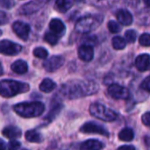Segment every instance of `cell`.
<instances>
[{
    "label": "cell",
    "instance_id": "6da1fadb",
    "mask_svg": "<svg viewBox=\"0 0 150 150\" xmlns=\"http://www.w3.org/2000/svg\"><path fill=\"white\" fill-rule=\"evenodd\" d=\"M98 91V86L95 83L71 82L63 86L62 91L63 95L69 99L83 98L92 95Z\"/></svg>",
    "mask_w": 150,
    "mask_h": 150
},
{
    "label": "cell",
    "instance_id": "7a4b0ae2",
    "mask_svg": "<svg viewBox=\"0 0 150 150\" xmlns=\"http://www.w3.org/2000/svg\"><path fill=\"white\" fill-rule=\"evenodd\" d=\"M14 112L23 118H34L41 115L45 110V106L41 102L20 103L13 106Z\"/></svg>",
    "mask_w": 150,
    "mask_h": 150
},
{
    "label": "cell",
    "instance_id": "3957f363",
    "mask_svg": "<svg viewBox=\"0 0 150 150\" xmlns=\"http://www.w3.org/2000/svg\"><path fill=\"white\" fill-rule=\"evenodd\" d=\"M29 91V85L14 80L0 81V95L4 98H11L19 93Z\"/></svg>",
    "mask_w": 150,
    "mask_h": 150
},
{
    "label": "cell",
    "instance_id": "277c9868",
    "mask_svg": "<svg viewBox=\"0 0 150 150\" xmlns=\"http://www.w3.org/2000/svg\"><path fill=\"white\" fill-rule=\"evenodd\" d=\"M90 113L93 117L106 122L114 121L117 119V113L114 111L99 103H94L90 106Z\"/></svg>",
    "mask_w": 150,
    "mask_h": 150
},
{
    "label": "cell",
    "instance_id": "5b68a950",
    "mask_svg": "<svg viewBox=\"0 0 150 150\" xmlns=\"http://www.w3.org/2000/svg\"><path fill=\"white\" fill-rule=\"evenodd\" d=\"M99 23L100 21L95 17L88 16L80 18L76 22L75 29L79 33H89L95 30L98 26Z\"/></svg>",
    "mask_w": 150,
    "mask_h": 150
},
{
    "label": "cell",
    "instance_id": "8992f818",
    "mask_svg": "<svg viewBox=\"0 0 150 150\" xmlns=\"http://www.w3.org/2000/svg\"><path fill=\"white\" fill-rule=\"evenodd\" d=\"M22 49V47L17 43L11 42L7 40L0 41V54L5 55H15L18 54Z\"/></svg>",
    "mask_w": 150,
    "mask_h": 150
},
{
    "label": "cell",
    "instance_id": "52a82bcc",
    "mask_svg": "<svg viewBox=\"0 0 150 150\" xmlns=\"http://www.w3.org/2000/svg\"><path fill=\"white\" fill-rule=\"evenodd\" d=\"M108 93L115 99H127L130 97L129 91L117 83H113L108 87Z\"/></svg>",
    "mask_w": 150,
    "mask_h": 150
},
{
    "label": "cell",
    "instance_id": "ba28073f",
    "mask_svg": "<svg viewBox=\"0 0 150 150\" xmlns=\"http://www.w3.org/2000/svg\"><path fill=\"white\" fill-rule=\"evenodd\" d=\"M80 131L84 134H102L105 136L109 135L108 131L104 127H102L97 123H94V122H87V123L83 124L81 127Z\"/></svg>",
    "mask_w": 150,
    "mask_h": 150
},
{
    "label": "cell",
    "instance_id": "9c48e42d",
    "mask_svg": "<svg viewBox=\"0 0 150 150\" xmlns=\"http://www.w3.org/2000/svg\"><path fill=\"white\" fill-rule=\"evenodd\" d=\"M63 63H64L63 57L59 55H54L46 60L43 63V67L47 71L54 72L58 69H60L63 65Z\"/></svg>",
    "mask_w": 150,
    "mask_h": 150
},
{
    "label": "cell",
    "instance_id": "30bf717a",
    "mask_svg": "<svg viewBox=\"0 0 150 150\" xmlns=\"http://www.w3.org/2000/svg\"><path fill=\"white\" fill-rule=\"evenodd\" d=\"M12 29L18 38L25 41L27 40L30 32V26L27 24L21 21H16L12 25Z\"/></svg>",
    "mask_w": 150,
    "mask_h": 150
},
{
    "label": "cell",
    "instance_id": "8fae6325",
    "mask_svg": "<svg viewBox=\"0 0 150 150\" xmlns=\"http://www.w3.org/2000/svg\"><path fill=\"white\" fill-rule=\"evenodd\" d=\"M78 56L83 62H91L94 56V51L90 45H82L78 49Z\"/></svg>",
    "mask_w": 150,
    "mask_h": 150
},
{
    "label": "cell",
    "instance_id": "7c38bea8",
    "mask_svg": "<svg viewBox=\"0 0 150 150\" xmlns=\"http://www.w3.org/2000/svg\"><path fill=\"white\" fill-rule=\"evenodd\" d=\"M135 66L140 71H146L150 68V56L148 54H142L136 57Z\"/></svg>",
    "mask_w": 150,
    "mask_h": 150
},
{
    "label": "cell",
    "instance_id": "4fadbf2b",
    "mask_svg": "<svg viewBox=\"0 0 150 150\" xmlns=\"http://www.w3.org/2000/svg\"><path fill=\"white\" fill-rule=\"evenodd\" d=\"M116 17H117V19L119 20V22L120 24H122L123 25H129L133 22V16L127 10L121 9V10L118 11Z\"/></svg>",
    "mask_w": 150,
    "mask_h": 150
},
{
    "label": "cell",
    "instance_id": "5bb4252c",
    "mask_svg": "<svg viewBox=\"0 0 150 150\" xmlns=\"http://www.w3.org/2000/svg\"><path fill=\"white\" fill-rule=\"evenodd\" d=\"M104 148V145L101 142L98 140H88L81 144L80 150H101Z\"/></svg>",
    "mask_w": 150,
    "mask_h": 150
},
{
    "label": "cell",
    "instance_id": "9a60e30c",
    "mask_svg": "<svg viewBox=\"0 0 150 150\" xmlns=\"http://www.w3.org/2000/svg\"><path fill=\"white\" fill-rule=\"evenodd\" d=\"M2 134L6 138H8L10 140H14V139L19 138L21 136V130L17 127L10 126V127H5L3 130Z\"/></svg>",
    "mask_w": 150,
    "mask_h": 150
},
{
    "label": "cell",
    "instance_id": "2e32d148",
    "mask_svg": "<svg viewBox=\"0 0 150 150\" xmlns=\"http://www.w3.org/2000/svg\"><path fill=\"white\" fill-rule=\"evenodd\" d=\"M11 69L13 72L17 73V74H25L27 72L28 70V65L27 63L23 61V60H18L16 62H14L11 66Z\"/></svg>",
    "mask_w": 150,
    "mask_h": 150
},
{
    "label": "cell",
    "instance_id": "e0dca14e",
    "mask_svg": "<svg viewBox=\"0 0 150 150\" xmlns=\"http://www.w3.org/2000/svg\"><path fill=\"white\" fill-rule=\"evenodd\" d=\"M74 1L75 0H56L55 8L60 12H66L73 6Z\"/></svg>",
    "mask_w": 150,
    "mask_h": 150
},
{
    "label": "cell",
    "instance_id": "ac0fdd59",
    "mask_svg": "<svg viewBox=\"0 0 150 150\" xmlns=\"http://www.w3.org/2000/svg\"><path fill=\"white\" fill-rule=\"evenodd\" d=\"M49 27L55 34H60L65 30L64 24L58 18H54L49 23Z\"/></svg>",
    "mask_w": 150,
    "mask_h": 150
},
{
    "label": "cell",
    "instance_id": "d6986e66",
    "mask_svg": "<svg viewBox=\"0 0 150 150\" xmlns=\"http://www.w3.org/2000/svg\"><path fill=\"white\" fill-rule=\"evenodd\" d=\"M56 87V84L55 83L49 79V78H46L44 79L41 83L40 84V90L42 91V92H45V93H49L51 92L52 91H54Z\"/></svg>",
    "mask_w": 150,
    "mask_h": 150
},
{
    "label": "cell",
    "instance_id": "ffe728a7",
    "mask_svg": "<svg viewBox=\"0 0 150 150\" xmlns=\"http://www.w3.org/2000/svg\"><path fill=\"white\" fill-rule=\"evenodd\" d=\"M25 140L29 142L40 143L42 142V137L40 133L35 130H29L25 133Z\"/></svg>",
    "mask_w": 150,
    "mask_h": 150
},
{
    "label": "cell",
    "instance_id": "44dd1931",
    "mask_svg": "<svg viewBox=\"0 0 150 150\" xmlns=\"http://www.w3.org/2000/svg\"><path fill=\"white\" fill-rule=\"evenodd\" d=\"M134 131L130 128H124L119 134L120 140L122 142H131L134 139Z\"/></svg>",
    "mask_w": 150,
    "mask_h": 150
},
{
    "label": "cell",
    "instance_id": "7402d4cb",
    "mask_svg": "<svg viewBox=\"0 0 150 150\" xmlns=\"http://www.w3.org/2000/svg\"><path fill=\"white\" fill-rule=\"evenodd\" d=\"M112 47L114 49L121 50V49L125 48V47L127 46V41L123 38H121L120 36H116V37L112 38Z\"/></svg>",
    "mask_w": 150,
    "mask_h": 150
},
{
    "label": "cell",
    "instance_id": "603a6c76",
    "mask_svg": "<svg viewBox=\"0 0 150 150\" xmlns=\"http://www.w3.org/2000/svg\"><path fill=\"white\" fill-rule=\"evenodd\" d=\"M58 36L54 33H47L44 36V40L50 45H55L58 42Z\"/></svg>",
    "mask_w": 150,
    "mask_h": 150
},
{
    "label": "cell",
    "instance_id": "cb8c5ba5",
    "mask_svg": "<svg viewBox=\"0 0 150 150\" xmlns=\"http://www.w3.org/2000/svg\"><path fill=\"white\" fill-rule=\"evenodd\" d=\"M33 55L40 59H46L48 55V53L43 47H36L33 50Z\"/></svg>",
    "mask_w": 150,
    "mask_h": 150
},
{
    "label": "cell",
    "instance_id": "d4e9b609",
    "mask_svg": "<svg viewBox=\"0 0 150 150\" xmlns=\"http://www.w3.org/2000/svg\"><path fill=\"white\" fill-rule=\"evenodd\" d=\"M125 37H126V40H127V42H129V43H134V42L136 40L137 33H136V32L134 31V30H128V31L126 32Z\"/></svg>",
    "mask_w": 150,
    "mask_h": 150
},
{
    "label": "cell",
    "instance_id": "484cf974",
    "mask_svg": "<svg viewBox=\"0 0 150 150\" xmlns=\"http://www.w3.org/2000/svg\"><path fill=\"white\" fill-rule=\"evenodd\" d=\"M139 42L143 47H150V34L143 33L139 38Z\"/></svg>",
    "mask_w": 150,
    "mask_h": 150
},
{
    "label": "cell",
    "instance_id": "4316f807",
    "mask_svg": "<svg viewBox=\"0 0 150 150\" xmlns=\"http://www.w3.org/2000/svg\"><path fill=\"white\" fill-rule=\"evenodd\" d=\"M108 28H109L110 32H111V33H120V30H121L120 25L117 22H115V21H113V20L109 21V23H108Z\"/></svg>",
    "mask_w": 150,
    "mask_h": 150
},
{
    "label": "cell",
    "instance_id": "83f0119b",
    "mask_svg": "<svg viewBox=\"0 0 150 150\" xmlns=\"http://www.w3.org/2000/svg\"><path fill=\"white\" fill-rule=\"evenodd\" d=\"M61 109H62V105H56V106H54L51 111H50V112L47 114V120H54V118H55V116L60 112V111H61Z\"/></svg>",
    "mask_w": 150,
    "mask_h": 150
},
{
    "label": "cell",
    "instance_id": "f1b7e54d",
    "mask_svg": "<svg viewBox=\"0 0 150 150\" xmlns=\"http://www.w3.org/2000/svg\"><path fill=\"white\" fill-rule=\"evenodd\" d=\"M20 148V143L17 141H11L8 145H6L5 150H18Z\"/></svg>",
    "mask_w": 150,
    "mask_h": 150
},
{
    "label": "cell",
    "instance_id": "f546056e",
    "mask_svg": "<svg viewBox=\"0 0 150 150\" xmlns=\"http://www.w3.org/2000/svg\"><path fill=\"white\" fill-rule=\"evenodd\" d=\"M14 4H15L14 0H1L0 1V5L4 8L11 9Z\"/></svg>",
    "mask_w": 150,
    "mask_h": 150
},
{
    "label": "cell",
    "instance_id": "4dcf8cb0",
    "mask_svg": "<svg viewBox=\"0 0 150 150\" xmlns=\"http://www.w3.org/2000/svg\"><path fill=\"white\" fill-rule=\"evenodd\" d=\"M142 123L147 126V127H150V112H146L142 115Z\"/></svg>",
    "mask_w": 150,
    "mask_h": 150
},
{
    "label": "cell",
    "instance_id": "1f68e13d",
    "mask_svg": "<svg viewBox=\"0 0 150 150\" xmlns=\"http://www.w3.org/2000/svg\"><path fill=\"white\" fill-rule=\"evenodd\" d=\"M142 88L144 91H148V92H150V76L147 77V78L142 82Z\"/></svg>",
    "mask_w": 150,
    "mask_h": 150
},
{
    "label": "cell",
    "instance_id": "d6a6232c",
    "mask_svg": "<svg viewBox=\"0 0 150 150\" xmlns=\"http://www.w3.org/2000/svg\"><path fill=\"white\" fill-rule=\"evenodd\" d=\"M9 20V18L7 16V14L2 11H0V25H5Z\"/></svg>",
    "mask_w": 150,
    "mask_h": 150
},
{
    "label": "cell",
    "instance_id": "836d02e7",
    "mask_svg": "<svg viewBox=\"0 0 150 150\" xmlns=\"http://www.w3.org/2000/svg\"><path fill=\"white\" fill-rule=\"evenodd\" d=\"M118 150H135V149L134 146H131V145H124V146L120 147Z\"/></svg>",
    "mask_w": 150,
    "mask_h": 150
},
{
    "label": "cell",
    "instance_id": "e575fe53",
    "mask_svg": "<svg viewBox=\"0 0 150 150\" xmlns=\"http://www.w3.org/2000/svg\"><path fill=\"white\" fill-rule=\"evenodd\" d=\"M6 149V145H5V142L0 139V150H5Z\"/></svg>",
    "mask_w": 150,
    "mask_h": 150
},
{
    "label": "cell",
    "instance_id": "d590c367",
    "mask_svg": "<svg viewBox=\"0 0 150 150\" xmlns=\"http://www.w3.org/2000/svg\"><path fill=\"white\" fill-rule=\"evenodd\" d=\"M143 2L148 7H150V0H143Z\"/></svg>",
    "mask_w": 150,
    "mask_h": 150
},
{
    "label": "cell",
    "instance_id": "8d00e7d4",
    "mask_svg": "<svg viewBox=\"0 0 150 150\" xmlns=\"http://www.w3.org/2000/svg\"><path fill=\"white\" fill-rule=\"evenodd\" d=\"M3 74V67H2V64H1V62H0V76Z\"/></svg>",
    "mask_w": 150,
    "mask_h": 150
},
{
    "label": "cell",
    "instance_id": "74e56055",
    "mask_svg": "<svg viewBox=\"0 0 150 150\" xmlns=\"http://www.w3.org/2000/svg\"><path fill=\"white\" fill-rule=\"evenodd\" d=\"M1 34H2V31L0 30V36H1Z\"/></svg>",
    "mask_w": 150,
    "mask_h": 150
},
{
    "label": "cell",
    "instance_id": "f35d334b",
    "mask_svg": "<svg viewBox=\"0 0 150 150\" xmlns=\"http://www.w3.org/2000/svg\"><path fill=\"white\" fill-rule=\"evenodd\" d=\"M76 1H80V0H76Z\"/></svg>",
    "mask_w": 150,
    "mask_h": 150
},
{
    "label": "cell",
    "instance_id": "ab89813d",
    "mask_svg": "<svg viewBox=\"0 0 150 150\" xmlns=\"http://www.w3.org/2000/svg\"><path fill=\"white\" fill-rule=\"evenodd\" d=\"M23 150H26V149H23Z\"/></svg>",
    "mask_w": 150,
    "mask_h": 150
}]
</instances>
